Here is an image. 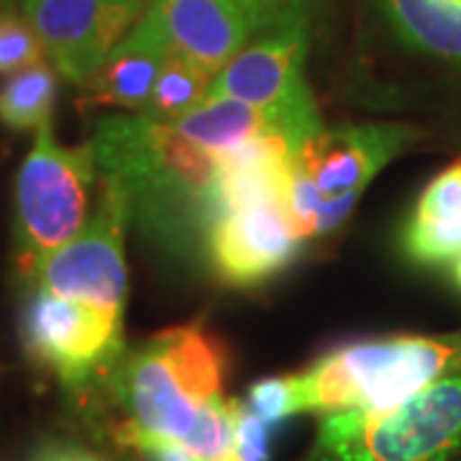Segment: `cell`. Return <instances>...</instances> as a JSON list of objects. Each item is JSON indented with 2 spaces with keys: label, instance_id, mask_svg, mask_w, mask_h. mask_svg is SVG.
Wrapping results in <instances>:
<instances>
[{
  "label": "cell",
  "instance_id": "obj_15",
  "mask_svg": "<svg viewBox=\"0 0 461 461\" xmlns=\"http://www.w3.org/2000/svg\"><path fill=\"white\" fill-rule=\"evenodd\" d=\"M395 32L415 50L461 59V0H382Z\"/></svg>",
  "mask_w": 461,
  "mask_h": 461
},
{
  "label": "cell",
  "instance_id": "obj_23",
  "mask_svg": "<svg viewBox=\"0 0 461 461\" xmlns=\"http://www.w3.org/2000/svg\"><path fill=\"white\" fill-rule=\"evenodd\" d=\"M264 32L285 23H303V0H249Z\"/></svg>",
  "mask_w": 461,
  "mask_h": 461
},
{
  "label": "cell",
  "instance_id": "obj_8",
  "mask_svg": "<svg viewBox=\"0 0 461 461\" xmlns=\"http://www.w3.org/2000/svg\"><path fill=\"white\" fill-rule=\"evenodd\" d=\"M129 218L123 190L103 177V195L95 213L72 241L44 257L29 280L54 295L123 315L129 293L123 229Z\"/></svg>",
  "mask_w": 461,
  "mask_h": 461
},
{
  "label": "cell",
  "instance_id": "obj_1",
  "mask_svg": "<svg viewBox=\"0 0 461 461\" xmlns=\"http://www.w3.org/2000/svg\"><path fill=\"white\" fill-rule=\"evenodd\" d=\"M226 346L200 323L167 329L123 351L105 384L123 412L118 444L139 436L185 441L200 411L223 395Z\"/></svg>",
  "mask_w": 461,
  "mask_h": 461
},
{
  "label": "cell",
  "instance_id": "obj_3",
  "mask_svg": "<svg viewBox=\"0 0 461 461\" xmlns=\"http://www.w3.org/2000/svg\"><path fill=\"white\" fill-rule=\"evenodd\" d=\"M105 180L115 182L129 200V215L139 208L157 218L198 213L208 218V190L215 154L187 136L147 115L103 118L90 141Z\"/></svg>",
  "mask_w": 461,
  "mask_h": 461
},
{
  "label": "cell",
  "instance_id": "obj_10",
  "mask_svg": "<svg viewBox=\"0 0 461 461\" xmlns=\"http://www.w3.org/2000/svg\"><path fill=\"white\" fill-rule=\"evenodd\" d=\"M169 57H185L218 75L262 32L249 0H151L136 23Z\"/></svg>",
  "mask_w": 461,
  "mask_h": 461
},
{
  "label": "cell",
  "instance_id": "obj_20",
  "mask_svg": "<svg viewBox=\"0 0 461 461\" xmlns=\"http://www.w3.org/2000/svg\"><path fill=\"white\" fill-rule=\"evenodd\" d=\"M44 47L26 18L0 14V75L44 62Z\"/></svg>",
  "mask_w": 461,
  "mask_h": 461
},
{
  "label": "cell",
  "instance_id": "obj_6",
  "mask_svg": "<svg viewBox=\"0 0 461 461\" xmlns=\"http://www.w3.org/2000/svg\"><path fill=\"white\" fill-rule=\"evenodd\" d=\"M95 167L93 144L62 147L51 123L36 131L16 177V264L26 280L87 223Z\"/></svg>",
  "mask_w": 461,
  "mask_h": 461
},
{
  "label": "cell",
  "instance_id": "obj_24",
  "mask_svg": "<svg viewBox=\"0 0 461 461\" xmlns=\"http://www.w3.org/2000/svg\"><path fill=\"white\" fill-rule=\"evenodd\" d=\"M126 446L136 448L139 454H144L147 461H200L187 446L172 438H154V436H139Z\"/></svg>",
  "mask_w": 461,
  "mask_h": 461
},
{
  "label": "cell",
  "instance_id": "obj_4",
  "mask_svg": "<svg viewBox=\"0 0 461 461\" xmlns=\"http://www.w3.org/2000/svg\"><path fill=\"white\" fill-rule=\"evenodd\" d=\"M420 131L405 123L323 129L295 151L290 215L300 239L326 236L351 215L366 185Z\"/></svg>",
  "mask_w": 461,
  "mask_h": 461
},
{
  "label": "cell",
  "instance_id": "obj_7",
  "mask_svg": "<svg viewBox=\"0 0 461 461\" xmlns=\"http://www.w3.org/2000/svg\"><path fill=\"white\" fill-rule=\"evenodd\" d=\"M21 341L33 364L69 393L105 382L123 354V315L33 285L21 313Z\"/></svg>",
  "mask_w": 461,
  "mask_h": 461
},
{
  "label": "cell",
  "instance_id": "obj_14",
  "mask_svg": "<svg viewBox=\"0 0 461 461\" xmlns=\"http://www.w3.org/2000/svg\"><path fill=\"white\" fill-rule=\"evenodd\" d=\"M167 59L165 47L141 26H133L85 85L90 103L141 113Z\"/></svg>",
  "mask_w": 461,
  "mask_h": 461
},
{
  "label": "cell",
  "instance_id": "obj_18",
  "mask_svg": "<svg viewBox=\"0 0 461 461\" xmlns=\"http://www.w3.org/2000/svg\"><path fill=\"white\" fill-rule=\"evenodd\" d=\"M239 400L215 395L200 411L195 426L185 436L187 446L200 461H236V418Z\"/></svg>",
  "mask_w": 461,
  "mask_h": 461
},
{
  "label": "cell",
  "instance_id": "obj_17",
  "mask_svg": "<svg viewBox=\"0 0 461 461\" xmlns=\"http://www.w3.org/2000/svg\"><path fill=\"white\" fill-rule=\"evenodd\" d=\"M213 80L215 75L205 67L195 65L185 57H169L154 83L151 98L141 115L162 121V123H172L190 111H195L200 103L208 98Z\"/></svg>",
  "mask_w": 461,
  "mask_h": 461
},
{
  "label": "cell",
  "instance_id": "obj_25",
  "mask_svg": "<svg viewBox=\"0 0 461 461\" xmlns=\"http://www.w3.org/2000/svg\"><path fill=\"white\" fill-rule=\"evenodd\" d=\"M29 461H103L93 451H87L83 446L67 444V441H50L33 448Z\"/></svg>",
  "mask_w": 461,
  "mask_h": 461
},
{
  "label": "cell",
  "instance_id": "obj_9",
  "mask_svg": "<svg viewBox=\"0 0 461 461\" xmlns=\"http://www.w3.org/2000/svg\"><path fill=\"white\" fill-rule=\"evenodd\" d=\"M21 8L57 72L83 87L139 16L121 0H21Z\"/></svg>",
  "mask_w": 461,
  "mask_h": 461
},
{
  "label": "cell",
  "instance_id": "obj_22",
  "mask_svg": "<svg viewBox=\"0 0 461 461\" xmlns=\"http://www.w3.org/2000/svg\"><path fill=\"white\" fill-rule=\"evenodd\" d=\"M272 426L241 402L236 418V461H269Z\"/></svg>",
  "mask_w": 461,
  "mask_h": 461
},
{
  "label": "cell",
  "instance_id": "obj_26",
  "mask_svg": "<svg viewBox=\"0 0 461 461\" xmlns=\"http://www.w3.org/2000/svg\"><path fill=\"white\" fill-rule=\"evenodd\" d=\"M451 264H454V280H456V285L461 287V257L459 259H454Z\"/></svg>",
  "mask_w": 461,
  "mask_h": 461
},
{
  "label": "cell",
  "instance_id": "obj_5",
  "mask_svg": "<svg viewBox=\"0 0 461 461\" xmlns=\"http://www.w3.org/2000/svg\"><path fill=\"white\" fill-rule=\"evenodd\" d=\"M461 451V372L382 412L321 420L313 461H451Z\"/></svg>",
  "mask_w": 461,
  "mask_h": 461
},
{
  "label": "cell",
  "instance_id": "obj_16",
  "mask_svg": "<svg viewBox=\"0 0 461 461\" xmlns=\"http://www.w3.org/2000/svg\"><path fill=\"white\" fill-rule=\"evenodd\" d=\"M59 77L47 62L14 72L0 87V123L11 131H39L51 123Z\"/></svg>",
  "mask_w": 461,
  "mask_h": 461
},
{
  "label": "cell",
  "instance_id": "obj_2",
  "mask_svg": "<svg viewBox=\"0 0 461 461\" xmlns=\"http://www.w3.org/2000/svg\"><path fill=\"white\" fill-rule=\"evenodd\" d=\"M461 372V333L346 344L293 375L297 412H382Z\"/></svg>",
  "mask_w": 461,
  "mask_h": 461
},
{
  "label": "cell",
  "instance_id": "obj_19",
  "mask_svg": "<svg viewBox=\"0 0 461 461\" xmlns=\"http://www.w3.org/2000/svg\"><path fill=\"white\" fill-rule=\"evenodd\" d=\"M405 254L420 264H451L461 257V208L430 218L412 215L405 236Z\"/></svg>",
  "mask_w": 461,
  "mask_h": 461
},
{
  "label": "cell",
  "instance_id": "obj_13",
  "mask_svg": "<svg viewBox=\"0 0 461 461\" xmlns=\"http://www.w3.org/2000/svg\"><path fill=\"white\" fill-rule=\"evenodd\" d=\"M295 149L287 139L267 133L229 154L215 157V175L208 190V218L247 205H285L290 211Z\"/></svg>",
  "mask_w": 461,
  "mask_h": 461
},
{
  "label": "cell",
  "instance_id": "obj_12",
  "mask_svg": "<svg viewBox=\"0 0 461 461\" xmlns=\"http://www.w3.org/2000/svg\"><path fill=\"white\" fill-rule=\"evenodd\" d=\"M303 62L305 29L300 21L285 23L239 51L215 75L208 95H229L257 108H313Z\"/></svg>",
  "mask_w": 461,
  "mask_h": 461
},
{
  "label": "cell",
  "instance_id": "obj_27",
  "mask_svg": "<svg viewBox=\"0 0 461 461\" xmlns=\"http://www.w3.org/2000/svg\"><path fill=\"white\" fill-rule=\"evenodd\" d=\"M121 3H129V5L139 8V11H141V5H144V0H121Z\"/></svg>",
  "mask_w": 461,
  "mask_h": 461
},
{
  "label": "cell",
  "instance_id": "obj_21",
  "mask_svg": "<svg viewBox=\"0 0 461 461\" xmlns=\"http://www.w3.org/2000/svg\"><path fill=\"white\" fill-rule=\"evenodd\" d=\"M247 405L269 426H277L285 418L295 415L297 408L295 390H293V375L290 377L259 379L249 390Z\"/></svg>",
  "mask_w": 461,
  "mask_h": 461
},
{
  "label": "cell",
  "instance_id": "obj_11",
  "mask_svg": "<svg viewBox=\"0 0 461 461\" xmlns=\"http://www.w3.org/2000/svg\"><path fill=\"white\" fill-rule=\"evenodd\" d=\"M205 249L215 275L236 287H251L280 275L300 254V233L285 205H247L208 221Z\"/></svg>",
  "mask_w": 461,
  "mask_h": 461
}]
</instances>
